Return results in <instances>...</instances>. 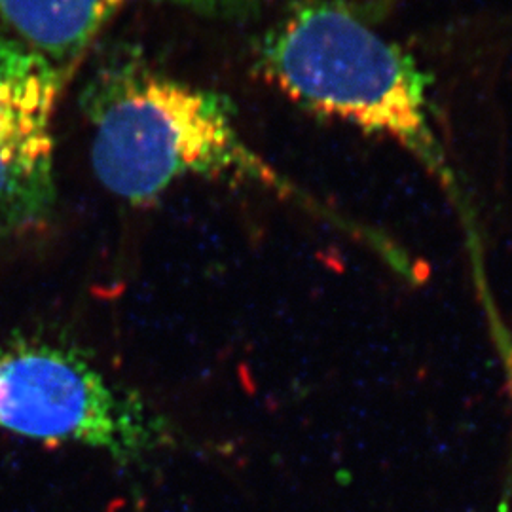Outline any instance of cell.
<instances>
[{
    "mask_svg": "<svg viewBox=\"0 0 512 512\" xmlns=\"http://www.w3.org/2000/svg\"><path fill=\"white\" fill-rule=\"evenodd\" d=\"M67 74L0 35V238L44 226L57 203L55 112Z\"/></svg>",
    "mask_w": 512,
    "mask_h": 512,
    "instance_id": "cell-4",
    "label": "cell"
},
{
    "mask_svg": "<svg viewBox=\"0 0 512 512\" xmlns=\"http://www.w3.org/2000/svg\"><path fill=\"white\" fill-rule=\"evenodd\" d=\"M256 65L294 105L403 148L467 209L437 128L433 80L344 0L294 4L262 38Z\"/></svg>",
    "mask_w": 512,
    "mask_h": 512,
    "instance_id": "cell-2",
    "label": "cell"
},
{
    "mask_svg": "<svg viewBox=\"0 0 512 512\" xmlns=\"http://www.w3.org/2000/svg\"><path fill=\"white\" fill-rule=\"evenodd\" d=\"M82 107L90 126V162L116 200L143 207L186 179L253 186L283 202L365 234L256 150L220 93L120 55L92 74Z\"/></svg>",
    "mask_w": 512,
    "mask_h": 512,
    "instance_id": "cell-1",
    "label": "cell"
},
{
    "mask_svg": "<svg viewBox=\"0 0 512 512\" xmlns=\"http://www.w3.org/2000/svg\"><path fill=\"white\" fill-rule=\"evenodd\" d=\"M137 2L179 6L203 16H239L264 0H0V21L10 37L71 76L110 21Z\"/></svg>",
    "mask_w": 512,
    "mask_h": 512,
    "instance_id": "cell-5",
    "label": "cell"
},
{
    "mask_svg": "<svg viewBox=\"0 0 512 512\" xmlns=\"http://www.w3.org/2000/svg\"><path fill=\"white\" fill-rule=\"evenodd\" d=\"M0 429L139 461L171 444L169 421L112 384L80 351L37 338L0 342Z\"/></svg>",
    "mask_w": 512,
    "mask_h": 512,
    "instance_id": "cell-3",
    "label": "cell"
}]
</instances>
